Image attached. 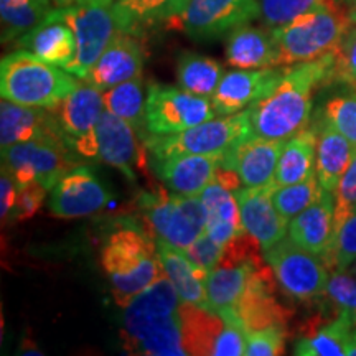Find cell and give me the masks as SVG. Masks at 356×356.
I'll list each match as a JSON object with an SVG mask.
<instances>
[{
    "label": "cell",
    "mask_w": 356,
    "mask_h": 356,
    "mask_svg": "<svg viewBox=\"0 0 356 356\" xmlns=\"http://www.w3.org/2000/svg\"><path fill=\"white\" fill-rule=\"evenodd\" d=\"M333 51L323 58L286 66V74L270 95L249 108L252 134L286 142L310 124L315 89L332 83Z\"/></svg>",
    "instance_id": "obj_1"
},
{
    "label": "cell",
    "mask_w": 356,
    "mask_h": 356,
    "mask_svg": "<svg viewBox=\"0 0 356 356\" xmlns=\"http://www.w3.org/2000/svg\"><path fill=\"white\" fill-rule=\"evenodd\" d=\"M181 300L172 280L160 277L124 307L121 338L131 355L185 356Z\"/></svg>",
    "instance_id": "obj_2"
},
{
    "label": "cell",
    "mask_w": 356,
    "mask_h": 356,
    "mask_svg": "<svg viewBox=\"0 0 356 356\" xmlns=\"http://www.w3.org/2000/svg\"><path fill=\"white\" fill-rule=\"evenodd\" d=\"M101 266L109 277L115 304L122 309L165 275L157 241L147 231L132 226L108 236L101 249Z\"/></svg>",
    "instance_id": "obj_3"
},
{
    "label": "cell",
    "mask_w": 356,
    "mask_h": 356,
    "mask_svg": "<svg viewBox=\"0 0 356 356\" xmlns=\"http://www.w3.org/2000/svg\"><path fill=\"white\" fill-rule=\"evenodd\" d=\"M78 79L29 50H17L0 63V95L15 104L55 109L76 86Z\"/></svg>",
    "instance_id": "obj_4"
},
{
    "label": "cell",
    "mask_w": 356,
    "mask_h": 356,
    "mask_svg": "<svg viewBox=\"0 0 356 356\" xmlns=\"http://www.w3.org/2000/svg\"><path fill=\"white\" fill-rule=\"evenodd\" d=\"M353 22L348 8L338 0H327L315 10L274 29L279 50V66L305 63L332 53L348 32Z\"/></svg>",
    "instance_id": "obj_5"
},
{
    "label": "cell",
    "mask_w": 356,
    "mask_h": 356,
    "mask_svg": "<svg viewBox=\"0 0 356 356\" xmlns=\"http://www.w3.org/2000/svg\"><path fill=\"white\" fill-rule=\"evenodd\" d=\"M144 228L157 243L185 251L207 228V211L200 197H181L159 190L140 198Z\"/></svg>",
    "instance_id": "obj_6"
},
{
    "label": "cell",
    "mask_w": 356,
    "mask_h": 356,
    "mask_svg": "<svg viewBox=\"0 0 356 356\" xmlns=\"http://www.w3.org/2000/svg\"><path fill=\"white\" fill-rule=\"evenodd\" d=\"M249 134H252V129L249 121V109H246L233 115L210 119L177 134H168V136L149 134L142 142L154 159L181 154L222 155Z\"/></svg>",
    "instance_id": "obj_7"
},
{
    "label": "cell",
    "mask_w": 356,
    "mask_h": 356,
    "mask_svg": "<svg viewBox=\"0 0 356 356\" xmlns=\"http://www.w3.org/2000/svg\"><path fill=\"white\" fill-rule=\"evenodd\" d=\"M76 159L58 137H40L2 150V168L13 177L17 188L38 181L50 191L65 173L76 167Z\"/></svg>",
    "instance_id": "obj_8"
},
{
    "label": "cell",
    "mask_w": 356,
    "mask_h": 356,
    "mask_svg": "<svg viewBox=\"0 0 356 356\" xmlns=\"http://www.w3.org/2000/svg\"><path fill=\"white\" fill-rule=\"evenodd\" d=\"M63 10L76 37V56L65 70L79 79H86L113 38L121 32L114 0H89Z\"/></svg>",
    "instance_id": "obj_9"
},
{
    "label": "cell",
    "mask_w": 356,
    "mask_h": 356,
    "mask_svg": "<svg viewBox=\"0 0 356 356\" xmlns=\"http://www.w3.org/2000/svg\"><path fill=\"white\" fill-rule=\"evenodd\" d=\"M104 111L102 91L88 79L78 81L73 91L51 109L61 139L76 157L97 160L96 124Z\"/></svg>",
    "instance_id": "obj_10"
},
{
    "label": "cell",
    "mask_w": 356,
    "mask_h": 356,
    "mask_svg": "<svg viewBox=\"0 0 356 356\" xmlns=\"http://www.w3.org/2000/svg\"><path fill=\"white\" fill-rule=\"evenodd\" d=\"M282 291L299 302H312L325 296L330 269L322 257L297 246L291 238L280 239L264 251Z\"/></svg>",
    "instance_id": "obj_11"
},
{
    "label": "cell",
    "mask_w": 356,
    "mask_h": 356,
    "mask_svg": "<svg viewBox=\"0 0 356 356\" xmlns=\"http://www.w3.org/2000/svg\"><path fill=\"white\" fill-rule=\"evenodd\" d=\"M210 97L193 95L180 86L149 84L145 104L147 136H168L216 118ZM144 140V139H142Z\"/></svg>",
    "instance_id": "obj_12"
},
{
    "label": "cell",
    "mask_w": 356,
    "mask_h": 356,
    "mask_svg": "<svg viewBox=\"0 0 356 356\" xmlns=\"http://www.w3.org/2000/svg\"><path fill=\"white\" fill-rule=\"evenodd\" d=\"M259 15V0H188L178 29L195 40H215Z\"/></svg>",
    "instance_id": "obj_13"
},
{
    "label": "cell",
    "mask_w": 356,
    "mask_h": 356,
    "mask_svg": "<svg viewBox=\"0 0 356 356\" xmlns=\"http://www.w3.org/2000/svg\"><path fill=\"white\" fill-rule=\"evenodd\" d=\"M275 275L269 262L256 274L239 300L233 307V312L241 322L244 333L266 330V328H287L292 312L287 310L277 297L274 296Z\"/></svg>",
    "instance_id": "obj_14"
},
{
    "label": "cell",
    "mask_w": 356,
    "mask_h": 356,
    "mask_svg": "<svg viewBox=\"0 0 356 356\" xmlns=\"http://www.w3.org/2000/svg\"><path fill=\"white\" fill-rule=\"evenodd\" d=\"M109 190L88 167H74L50 190V211L58 218H84L109 207Z\"/></svg>",
    "instance_id": "obj_15"
},
{
    "label": "cell",
    "mask_w": 356,
    "mask_h": 356,
    "mask_svg": "<svg viewBox=\"0 0 356 356\" xmlns=\"http://www.w3.org/2000/svg\"><path fill=\"white\" fill-rule=\"evenodd\" d=\"M286 74V66L259 70H236L225 73L218 84L211 104L218 115H233L251 108L274 91Z\"/></svg>",
    "instance_id": "obj_16"
},
{
    "label": "cell",
    "mask_w": 356,
    "mask_h": 356,
    "mask_svg": "<svg viewBox=\"0 0 356 356\" xmlns=\"http://www.w3.org/2000/svg\"><path fill=\"white\" fill-rule=\"evenodd\" d=\"M139 134L131 124L104 111L96 124L97 160L121 170L129 180H136L137 172L144 168V152H140Z\"/></svg>",
    "instance_id": "obj_17"
},
{
    "label": "cell",
    "mask_w": 356,
    "mask_h": 356,
    "mask_svg": "<svg viewBox=\"0 0 356 356\" xmlns=\"http://www.w3.org/2000/svg\"><path fill=\"white\" fill-rule=\"evenodd\" d=\"M274 185L241 186L234 191L241 211L243 228L257 239L262 251L273 248L275 243L289 234L287 220L275 208L273 202Z\"/></svg>",
    "instance_id": "obj_18"
},
{
    "label": "cell",
    "mask_w": 356,
    "mask_h": 356,
    "mask_svg": "<svg viewBox=\"0 0 356 356\" xmlns=\"http://www.w3.org/2000/svg\"><path fill=\"white\" fill-rule=\"evenodd\" d=\"M284 144L286 142L262 139L256 134H249L222 154L221 165L236 170L244 186L270 185Z\"/></svg>",
    "instance_id": "obj_19"
},
{
    "label": "cell",
    "mask_w": 356,
    "mask_h": 356,
    "mask_svg": "<svg viewBox=\"0 0 356 356\" xmlns=\"http://www.w3.org/2000/svg\"><path fill=\"white\" fill-rule=\"evenodd\" d=\"M145 58V47L137 35L119 32L89 71L86 79L97 89L106 91L129 79L142 76Z\"/></svg>",
    "instance_id": "obj_20"
},
{
    "label": "cell",
    "mask_w": 356,
    "mask_h": 356,
    "mask_svg": "<svg viewBox=\"0 0 356 356\" xmlns=\"http://www.w3.org/2000/svg\"><path fill=\"white\" fill-rule=\"evenodd\" d=\"M221 160V154H181L154 159L152 165L172 193L181 197H200L202 191L215 180Z\"/></svg>",
    "instance_id": "obj_21"
},
{
    "label": "cell",
    "mask_w": 356,
    "mask_h": 356,
    "mask_svg": "<svg viewBox=\"0 0 356 356\" xmlns=\"http://www.w3.org/2000/svg\"><path fill=\"white\" fill-rule=\"evenodd\" d=\"M17 42L24 50L61 68H66L76 56V37L65 19V10L58 7L37 29Z\"/></svg>",
    "instance_id": "obj_22"
},
{
    "label": "cell",
    "mask_w": 356,
    "mask_h": 356,
    "mask_svg": "<svg viewBox=\"0 0 356 356\" xmlns=\"http://www.w3.org/2000/svg\"><path fill=\"white\" fill-rule=\"evenodd\" d=\"M335 220V197L332 191H320L318 198L300 215L292 218L289 238L312 254L323 257L333 238Z\"/></svg>",
    "instance_id": "obj_23"
},
{
    "label": "cell",
    "mask_w": 356,
    "mask_h": 356,
    "mask_svg": "<svg viewBox=\"0 0 356 356\" xmlns=\"http://www.w3.org/2000/svg\"><path fill=\"white\" fill-rule=\"evenodd\" d=\"M40 137L61 139L51 109L29 108V106L15 104V102L2 97V102H0V145H2V150L20 144V142L40 139Z\"/></svg>",
    "instance_id": "obj_24"
},
{
    "label": "cell",
    "mask_w": 356,
    "mask_h": 356,
    "mask_svg": "<svg viewBox=\"0 0 356 356\" xmlns=\"http://www.w3.org/2000/svg\"><path fill=\"white\" fill-rule=\"evenodd\" d=\"M226 61L238 70L279 66V50L270 29L241 25L226 38Z\"/></svg>",
    "instance_id": "obj_25"
},
{
    "label": "cell",
    "mask_w": 356,
    "mask_h": 356,
    "mask_svg": "<svg viewBox=\"0 0 356 356\" xmlns=\"http://www.w3.org/2000/svg\"><path fill=\"white\" fill-rule=\"evenodd\" d=\"M188 0H114L121 32L140 37L147 29L167 25L178 29Z\"/></svg>",
    "instance_id": "obj_26"
},
{
    "label": "cell",
    "mask_w": 356,
    "mask_h": 356,
    "mask_svg": "<svg viewBox=\"0 0 356 356\" xmlns=\"http://www.w3.org/2000/svg\"><path fill=\"white\" fill-rule=\"evenodd\" d=\"M317 180L327 191H335L356 155V147L341 132L320 119L317 126Z\"/></svg>",
    "instance_id": "obj_27"
},
{
    "label": "cell",
    "mask_w": 356,
    "mask_h": 356,
    "mask_svg": "<svg viewBox=\"0 0 356 356\" xmlns=\"http://www.w3.org/2000/svg\"><path fill=\"white\" fill-rule=\"evenodd\" d=\"M204 211H207V228L204 233L210 234L218 244L225 246L236 236L244 233L241 211L238 200L228 188L213 180L200 195Z\"/></svg>",
    "instance_id": "obj_28"
},
{
    "label": "cell",
    "mask_w": 356,
    "mask_h": 356,
    "mask_svg": "<svg viewBox=\"0 0 356 356\" xmlns=\"http://www.w3.org/2000/svg\"><path fill=\"white\" fill-rule=\"evenodd\" d=\"M181 337L186 355L211 356L226 328L221 314L207 307L181 302Z\"/></svg>",
    "instance_id": "obj_29"
},
{
    "label": "cell",
    "mask_w": 356,
    "mask_h": 356,
    "mask_svg": "<svg viewBox=\"0 0 356 356\" xmlns=\"http://www.w3.org/2000/svg\"><path fill=\"white\" fill-rule=\"evenodd\" d=\"M317 129L307 127L286 140L273 180L274 188L304 181L317 175Z\"/></svg>",
    "instance_id": "obj_30"
},
{
    "label": "cell",
    "mask_w": 356,
    "mask_h": 356,
    "mask_svg": "<svg viewBox=\"0 0 356 356\" xmlns=\"http://www.w3.org/2000/svg\"><path fill=\"white\" fill-rule=\"evenodd\" d=\"M157 251L163 270L172 280L180 299L208 309L207 277L210 273L191 262L181 249L173 248L170 244L157 243Z\"/></svg>",
    "instance_id": "obj_31"
},
{
    "label": "cell",
    "mask_w": 356,
    "mask_h": 356,
    "mask_svg": "<svg viewBox=\"0 0 356 356\" xmlns=\"http://www.w3.org/2000/svg\"><path fill=\"white\" fill-rule=\"evenodd\" d=\"M267 264L266 257L243 262L238 266H216L207 277L208 309L220 314L221 310L233 309L251 282L256 270Z\"/></svg>",
    "instance_id": "obj_32"
},
{
    "label": "cell",
    "mask_w": 356,
    "mask_h": 356,
    "mask_svg": "<svg viewBox=\"0 0 356 356\" xmlns=\"http://www.w3.org/2000/svg\"><path fill=\"white\" fill-rule=\"evenodd\" d=\"M356 327V314L340 310L310 335H304L293 346L300 356H346L351 332Z\"/></svg>",
    "instance_id": "obj_33"
},
{
    "label": "cell",
    "mask_w": 356,
    "mask_h": 356,
    "mask_svg": "<svg viewBox=\"0 0 356 356\" xmlns=\"http://www.w3.org/2000/svg\"><path fill=\"white\" fill-rule=\"evenodd\" d=\"M149 86L142 76L124 81L118 86L102 91L106 111L124 119L139 134L140 139L147 136L145 131V104Z\"/></svg>",
    "instance_id": "obj_34"
},
{
    "label": "cell",
    "mask_w": 356,
    "mask_h": 356,
    "mask_svg": "<svg viewBox=\"0 0 356 356\" xmlns=\"http://www.w3.org/2000/svg\"><path fill=\"white\" fill-rule=\"evenodd\" d=\"M53 10V0H0L2 43L32 32Z\"/></svg>",
    "instance_id": "obj_35"
},
{
    "label": "cell",
    "mask_w": 356,
    "mask_h": 356,
    "mask_svg": "<svg viewBox=\"0 0 356 356\" xmlns=\"http://www.w3.org/2000/svg\"><path fill=\"white\" fill-rule=\"evenodd\" d=\"M225 76V70L211 58L193 51H184L178 56L177 79L181 89L193 95L210 97Z\"/></svg>",
    "instance_id": "obj_36"
},
{
    "label": "cell",
    "mask_w": 356,
    "mask_h": 356,
    "mask_svg": "<svg viewBox=\"0 0 356 356\" xmlns=\"http://www.w3.org/2000/svg\"><path fill=\"white\" fill-rule=\"evenodd\" d=\"M338 89L325 102L322 118L356 147V83H335Z\"/></svg>",
    "instance_id": "obj_37"
},
{
    "label": "cell",
    "mask_w": 356,
    "mask_h": 356,
    "mask_svg": "<svg viewBox=\"0 0 356 356\" xmlns=\"http://www.w3.org/2000/svg\"><path fill=\"white\" fill-rule=\"evenodd\" d=\"M320 191L322 186L318 184L317 175H314L299 184L275 188L273 191V202L280 215L291 221L318 198Z\"/></svg>",
    "instance_id": "obj_38"
},
{
    "label": "cell",
    "mask_w": 356,
    "mask_h": 356,
    "mask_svg": "<svg viewBox=\"0 0 356 356\" xmlns=\"http://www.w3.org/2000/svg\"><path fill=\"white\" fill-rule=\"evenodd\" d=\"M330 270L345 273L356 262V208L350 213L322 257Z\"/></svg>",
    "instance_id": "obj_39"
},
{
    "label": "cell",
    "mask_w": 356,
    "mask_h": 356,
    "mask_svg": "<svg viewBox=\"0 0 356 356\" xmlns=\"http://www.w3.org/2000/svg\"><path fill=\"white\" fill-rule=\"evenodd\" d=\"M327 0H259V19L267 29L274 30L315 10Z\"/></svg>",
    "instance_id": "obj_40"
},
{
    "label": "cell",
    "mask_w": 356,
    "mask_h": 356,
    "mask_svg": "<svg viewBox=\"0 0 356 356\" xmlns=\"http://www.w3.org/2000/svg\"><path fill=\"white\" fill-rule=\"evenodd\" d=\"M335 83H356V26H350L348 32L333 50L330 84Z\"/></svg>",
    "instance_id": "obj_41"
},
{
    "label": "cell",
    "mask_w": 356,
    "mask_h": 356,
    "mask_svg": "<svg viewBox=\"0 0 356 356\" xmlns=\"http://www.w3.org/2000/svg\"><path fill=\"white\" fill-rule=\"evenodd\" d=\"M356 208V155L348 170L341 177L335 190V220H333V236L338 233L350 213ZM333 239V238H332Z\"/></svg>",
    "instance_id": "obj_42"
},
{
    "label": "cell",
    "mask_w": 356,
    "mask_h": 356,
    "mask_svg": "<svg viewBox=\"0 0 356 356\" xmlns=\"http://www.w3.org/2000/svg\"><path fill=\"white\" fill-rule=\"evenodd\" d=\"M286 328H266L246 333L248 356H277L286 351Z\"/></svg>",
    "instance_id": "obj_43"
},
{
    "label": "cell",
    "mask_w": 356,
    "mask_h": 356,
    "mask_svg": "<svg viewBox=\"0 0 356 356\" xmlns=\"http://www.w3.org/2000/svg\"><path fill=\"white\" fill-rule=\"evenodd\" d=\"M325 297L332 302L333 307L340 310H348L356 314V277L353 274L333 270L328 279Z\"/></svg>",
    "instance_id": "obj_44"
},
{
    "label": "cell",
    "mask_w": 356,
    "mask_h": 356,
    "mask_svg": "<svg viewBox=\"0 0 356 356\" xmlns=\"http://www.w3.org/2000/svg\"><path fill=\"white\" fill-rule=\"evenodd\" d=\"M47 191L48 190L38 181L20 186L17 190V202L10 218H8V222L25 221L37 215L40 208L43 207L44 198H47Z\"/></svg>",
    "instance_id": "obj_45"
},
{
    "label": "cell",
    "mask_w": 356,
    "mask_h": 356,
    "mask_svg": "<svg viewBox=\"0 0 356 356\" xmlns=\"http://www.w3.org/2000/svg\"><path fill=\"white\" fill-rule=\"evenodd\" d=\"M222 249H225V246H221L215 239H211L210 234L203 233L184 252L191 262H195V264L202 267L207 273H211L221 259Z\"/></svg>",
    "instance_id": "obj_46"
},
{
    "label": "cell",
    "mask_w": 356,
    "mask_h": 356,
    "mask_svg": "<svg viewBox=\"0 0 356 356\" xmlns=\"http://www.w3.org/2000/svg\"><path fill=\"white\" fill-rule=\"evenodd\" d=\"M17 184L13 177L6 168H2V178H0V216H2V225L8 222L13 207L17 202Z\"/></svg>",
    "instance_id": "obj_47"
},
{
    "label": "cell",
    "mask_w": 356,
    "mask_h": 356,
    "mask_svg": "<svg viewBox=\"0 0 356 356\" xmlns=\"http://www.w3.org/2000/svg\"><path fill=\"white\" fill-rule=\"evenodd\" d=\"M215 180L220 185L225 186V188H228L229 191H238L241 186H244L241 178H239L236 170H233V168H229V167H225V165L218 167Z\"/></svg>",
    "instance_id": "obj_48"
},
{
    "label": "cell",
    "mask_w": 356,
    "mask_h": 356,
    "mask_svg": "<svg viewBox=\"0 0 356 356\" xmlns=\"http://www.w3.org/2000/svg\"><path fill=\"white\" fill-rule=\"evenodd\" d=\"M86 2H89V0H53V3H55V7L58 8H70Z\"/></svg>",
    "instance_id": "obj_49"
},
{
    "label": "cell",
    "mask_w": 356,
    "mask_h": 356,
    "mask_svg": "<svg viewBox=\"0 0 356 356\" xmlns=\"http://www.w3.org/2000/svg\"><path fill=\"white\" fill-rule=\"evenodd\" d=\"M348 13L353 25H356V0H348Z\"/></svg>",
    "instance_id": "obj_50"
},
{
    "label": "cell",
    "mask_w": 356,
    "mask_h": 356,
    "mask_svg": "<svg viewBox=\"0 0 356 356\" xmlns=\"http://www.w3.org/2000/svg\"><path fill=\"white\" fill-rule=\"evenodd\" d=\"M351 274H353V275H355V277H356V262H355V264H353V266H351Z\"/></svg>",
    "instance_id": "obj_51"
},
{
    "label": "cell",
    "mask_w": 356,
    "mask_h": 356,
    "mask_svg": "<svg viewBox=\"0 0 356 356\" xmlns=\"http://www.w3.org/2000/svg\"><path fill=\"white\" fill-rule=\"evenodd\" d=\"M346 2H348V0H346Z\"/></svg>",
    "instance_id": "obj_52"
}]
</instances>
